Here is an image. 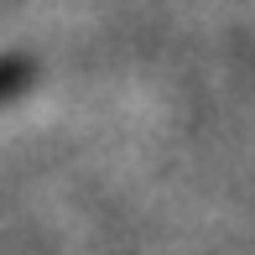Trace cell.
Returning <instances> with one entry per match:
<instances>
[{"label": "cell", "instance_id": "1", "mask_svg": "<svg viewBox=\"0 0 255 255\" xmlns=\"http://www.w3.org/2000/svg\"><path fill=\"white\" fill-rule=\"evenodd\" d=\"M31 78H37V63H31V57H21V52L0 57V104L21 99V94L31 89Z\"/></svg>", "mask_w": 255, "mask_h": 255}]
</instances>
